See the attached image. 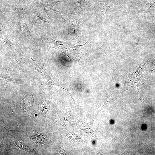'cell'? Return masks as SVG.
Returning a JSON list of instances; mask_svg holds the SVG:
<instances>
[{
	"mask_svg": "<svg viewBox=\"0 0 155 155\" xmlns=\"http://www.w3.org/2000/svg\"><path fill=\"white\" fill-rule=\"evenodd\" d=\"M31 139L33 140L37 144H45L46 140L42 135L39 134L37 132L35 133L31 137Z\"/></svg>",
	"mask_w": 155,
	"mask_h": 155,
	"instance_id": "3",
	"label": "cell"
},
{
	"mask_svg": "<svg viewBox=\"0 0 155 155\" xmlns=\"http://www.w3.org/2000/svg\"><path fill=\"white\" fill-rule=\"evenodd\" d=\"M28 61L29 64L35 70H37L42 76L50 90L51 89V86L52 85L59 86L52 80L49 72L45 68L44 64L41 61H34L32 60L31 58V59L29 60Z\"/></svg>",
	"mask_w": 155,
	"mask_h": 155,
	"instance_id": "1",
	"label": "cell"
},
{
	"mask_svg": "<svg viewBox=\"0 0 155 155\" xmlns=\"http://www.w3.org/2000/svg\"><path fill=\"white\" fill-rule=\"evenodd\" d=\"M142 10L149 13L155 18V2L144 3L142 5Z\"/></svg>",
	"mask_w": 155,
	"mask_h": 155,
	"instance_id": "2",
	"label": "cell"
},
{
	"mask_svg": "<svg viewBox=\"0 0 155 155\" xmlns=\"http://www.w3.org/2000/svg\"><path fill=\"white\" fill-rule=\"evenodd\" d=\"M99 1L101 2L107 4L109 3L108 0H99Z\"/></svg>",
	"mask_w": 155,
	"mask_h": 155,
	"instance_id": "4",
	"label": "cell"
}]
</instances>
